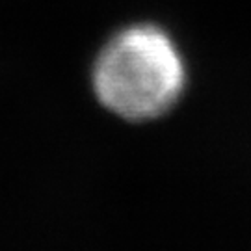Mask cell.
I'll use <instances>...</instances> for the list:
<instances>
[{
	"label": "cell",
	"instance_id": "6da1fadb",
	"mask_svg": "<svg viewBox=\"0 0 251 251\" xmlns=\"http://www.w3.org/2000/svg\"><path fill=\"white\" fill-rule=\"evenodd\" d=\"M186 69L177 45L162 28L128 26L102 47L93 67L99 100L125 119L166 114L184 90Z\"/></svg>",
	"mask_w": 251,
	"mask_h": 251
}]
</instances>
